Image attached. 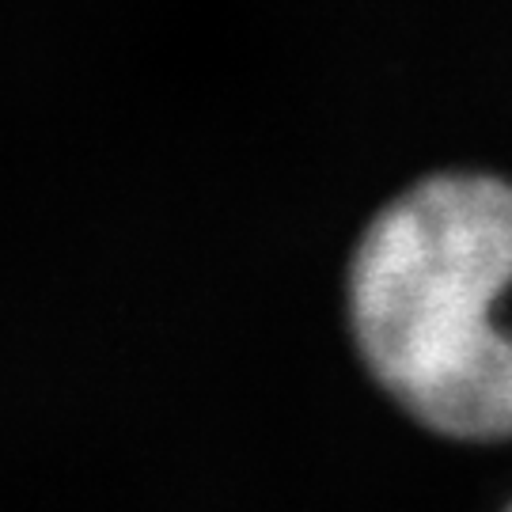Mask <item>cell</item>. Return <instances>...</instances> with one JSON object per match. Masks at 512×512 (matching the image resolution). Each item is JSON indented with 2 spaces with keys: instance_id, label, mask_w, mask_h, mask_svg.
Here are the masks:
<instances>
[{
  "instance_id": "1",
  "label": "cell",
  "mask_w": 512,
  "mask_h": 512,
  "mask_svg": "<svg viewBox=\"0 0 512 512\" xmlns=\"http://www.w3.org/2000/svg\"><path fill=\"white\" fill-rule=\"evenodd\" d=\"M512 175L437 171L353 251L346 304L368 372L456 444H512Z\"/></svg>"
},
{
  "instance_id": "2",
  "label": "cell",
  "mask_w": 512,
  "mask_h": 512,
  "mask_svg": "<svg viewBox=\"0 0 512 512\" xmlns=\"http://www.w3.org/2000/svg\"><path fill=\"white\" fill-rule=\"evenodd\" d=\"M501 512H512V497H509V501H505V509H501Z\"/></svg>"
}]
</instances>
